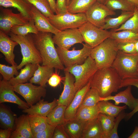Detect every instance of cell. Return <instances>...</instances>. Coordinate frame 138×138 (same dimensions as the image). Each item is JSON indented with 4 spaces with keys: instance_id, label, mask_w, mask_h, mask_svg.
I'll list each match as a JSON object with an SVG mask.
<instances>
[{
    "instance_id": "1",
    "label": "cell",
    "mask_w": 138,
    "mask_h": 138,
    "mask_svg": "<svg viewBox=\"0 0 138 138\" xmlns=\"http://www.w3.org/2000/svg\"><path fill=\"white\" fill-rule=\"evenodd\" d=\"M51 33L39 31L33 34V40L42 59V65L64 70L65 67L55 47Z\"/></svg>"
},
{
    "instance_id": "2",
    "label": "cell",
    "mask_w": 138,
    "mask_h": 138,
    "mask_svg": "<svg viewBox=\"0 0 138 138\" xmlns=\"http://www.w3.org/2000/svg\"><path fill=\"white\" fill-rule=\"evenodd\" d=\"M122 80L112 67L98 69L91 81V88L96 89L100 96L111 95L121 88Z\"/></svg>"
},
{
    "instance_id": "3",
    "label": "cell",
    "mask_w": 138,
    "mask_h": 138,
    "mask_svg": "<svg viewBox=\"0 0 138 138\" xmlns=\"http://www.w3.org/2000/svg\"><path fill=\"white\" fill-rule=\"evenodd\" d=\"M118 50V43L109 38L93 48L90 56L95 60L98 69L110 67Z\"/></svg>"
},
{
    "instance_id": "4",
    "label": "cell",
    "mask_w": 138,
    "mask_h": 138,
    "mask_svg": "<svg viewBox=\"0 0 138 138\" xmlns=\"http://www.w3.org/2000/svg\"><path fill=\"white\" fill-rule=\"evenodd\" d=\"M31 34L24 36L16 35L11 32L9 34L10 38L17 42L20 47L22 57L21 62L17 65L18 70L21 69L28 63H42L41 58L34 44Z\"/></svg>"
},
{
    "instance_id": "5",
    "label": "cell",
    "mask_w": 138,
    "mask_h": 138,
    "mask_svg": "<svg viewBox=\"0 0 138 138\" xmlns=\"http://www.w3.org/2000/svg\"><path fill=\"white\" fill-rule=\"evenodd\" d=\"M138 53L128 54L118 50L111 67L123 80L138 78Z\"/></svg>"
},
{
    "instance_id": "6",
    "label": "cell",
    "mask_w": 138,
    "mask_h": 138,
    "mask_svg": "<svg viewBox=\"0 0 138 138\" xmlns=\"http://www.w3.org/2000/svg\"><path fill=\"white\" fill-rule=\"evenodd\" d=\"M98 69L95 60L90 55L82 64L65 68L64 70L68 71L74 77L76 92L91 80Z\"/></svg>"
},
{
    "instance_id": "7",
    "label": "cell",
    "mask_w": 138,
    "mask_h": 138,
    "mask_svg": "<svg viewBox=\"0 0 138 138\" xmlns=\"http://www.w3.org/2000/svg\"><path fill=\"white\" fill-rule=\"evenodd\" d=\"M48 19L50 22L60 31L68 29L78 28L87 21L85 13L73 14L68 12L54 15Z\"/></svg>"
},
{
    "instance_id": "8",
    "label": "cell",
    "mask_w": 138,
    "mask_h": 138,
    "mask_svg": "<svg viewBox=\"0 0 138 138\" xmlns=\"http://www.w3.org/2000/svg\"><path fill=\"white\" fill-rule=\"evenodd\" d=\"M83 44L82 48L78 50H76L75 47L69 50L57 47V52L65 68L82 64L90 55L93 48L86 43Z\"/></svg>"
},
{
    "instance_id": "9",
    "label": "cell",
    "mask_w": 138,
    "mask_h": 138,
    "mask_svg": "<svg viewBox=\"0 0 138 138\" xmlns=\"http://www.w3.org/2000/svg\"><path fill=\"white\" fill-rule=\"evenodd\" d=\"M78 29L85 43L92 48L109 38L112 32L111 31L98 28L88 21L83 24Z\"/></svg>"
},
{
    "instance_id": "10",
    "label": "cell",
    "mask_w": 138,
    "mask_h": 138,
    "mask_svg": "<svg viewBox=\"0 0 138 138\" xmlns=\"http://www.w3.org/2000/svg\"><path fill=\"white\" fill-rule=\"evenodd\" d=\"M13 86L14 91L22 96L30 107L37 103L46 94L45 88L33 85L31 83H22Z\"/></svg>"
},
{
    "instance_id": "11",
    "label": "cell",
    "mask_w": 138,
    "mask_h": 138,
    "mask_svg": "<svg viewBox=\"0 0 138 138\" xmlns=\"http://www.w3.org/2000/svg\"><path fill=\"white\" fill-rule=\"evenodd\" d=\"M0 9V30L7 35L14 26L25 24L31 19L25 17L20 13H14L11 9L2 6Z\"/></svg>"
},
{
    "instance_id": "12",
    "label": "cell",
    "mask_w": 138,
    "mask_h": 138,
    "mask_svg": "<svg viewBox=\"0 0 138 138\" xmlns=\"http://www.w3.org/2000/svg\"><path fill=\"white\" fill-rule=\"evenodd\" d=\"M54 44L57 47L69 50L76 43L84 42L83 37L78 28L66 29L55 34L52 37Z\"/></svg>"
},
{
    "instance_id": "13",
    "label": "cell",
    "mask_w": 138,
    "mask_h": 138,
    "mask_svg": "<svg viewBox=\"0 0 138 138\" xmlns=\"http://www.w3.org/2000/svg\"><path fill=\"white\" fill-rule=\"evenodd\" d=\"M87 21L101 28L105 24L107 16L115 15L116 13L104 4L97 1L85 13Z\"/></svg>"
},
{
    "instance_id": "14",
    "label": "cell",
    "mask_w": 138,
    "mask_h": 138,
    "mask_svg": "<svg viewBox=\"0 0 138 138\" xmlns=\"http://www.w3.org/2000/svg\"><path fill=\"white\" fill-rule=\"evenodd\" d=\"M13 86L9 83L3 79L0 81V103L5 102L14 103L22 110L29 108L26 102L23 101L15 93Z\"/></svg>"
},
{
    "instance_id": "15",
    "label": "cell",
    "mask_w": 138,
    "mask_h": 138,
    "mask_svg": "<svg viewBox=\"0 0 138 138\" xmlns=\"http://www.w3.org/2000/svg\"><path fill=\"white\" fill-rule=\"evenodd\" d=\"M65 74L63 90L58 99V105L66 106L70 104L76 93L74 77L68 71L64 70Z\"/></svg>"
},
{
    "instance_id": "16",
    "label": "cell",
    "mask_w": 138,
    "mask_h": 138,
    "mask_svg": "<svg viewBox=\"0 0 138 138\" xmlns=\"http://www.w3.org/2000/svg\"><path fill=\"white\" fill-rule=\"evenodd\" d=\"M131 86H128L124 90L113 96L111 95L105 98L100 97V101L113 100L115 102L114 104L117 106L120 103H123L132 110L138 103V98H136L133 96L131 92Z\"/></svg>"
},
{
    "instance_id": "17",
    "label": "cell",
    "mask_w": 138,
    "mask_h": 138,
    "mask_svg": "<svg viewBox=\"0 0 138 138\" xmlns=\"http://www.w3.org/2000/svg\"><path fill=\"white\" fill-rule=\"evenodd\" d=\"M91 81L76 92L73 99L66 107L64 113L65 122L74 118L85 96L91 88Z\"/></svg>"
},
{
    "instance_id": "18",
    "label": "cell",
    "mask_w": 138,
    "mask_h": 138,
    "mask_svg": "<svg viewBox=\"0 0 138 138\" xmlns=\"http://www.w3.org/2000/svg\"><path fill=\"white\" fill-rule=\"evenodd\" d=\"M18 44L7 34L0 30V51L4 55L6 62L12 65L17 64L14 61V51L15 47Z\"/></svg>"
},
{
    "instance_id": "19",
    "label": "cell",
    "mask_w": 138,
    "mask_h": 138,
    "mask_svg": "<svg viewBox=\"0 0 138 138\" xmlns=\"http://www.w3.org/2000/svg\"><path fill=\"white\" fill-rule=\"evenodd\" d=\"M29 123L28 115L23 114L15 119V129L10 138H33Z\"/></svg>"
},
{
    "instance_id": "20",
    "label": "cell",
    "mask_w": 138,
    "mask_h": 138,
    "mask_svg": "<svg viewBox=\"0 0 138 138\" xmlns=\"http://www.w3.org/2000/svg\"><path fill=\"white\" fill-rule=\"evenodd\" d=\"M31 12L35 26L39 31L50 32L55 34L60 31L54 27L48 18L33 5Z\"/></svg>"
},
{
    "instance_id": "21",
    "label": "cell",
    "mask_w": 138,
    "mask_h": 138,
    "mask_svg": "<svg viewBox=\"0 0 138 138\" xmlns=\"http://www.w3.org/2000/svg\"><path fill=\"white\" fill-rule=\"evenodd\" d=\"M57 105L58 99L55 98L50 102L42 99L36 103V104L31 106L28 108L23 110L22 112L28 115L47 117L53 108Z\"/></svg>"
},
{
    "instance_id": "22",
    "label": "cell",
    "mask_w": 138,
    "mask_h": 138,
    "mask_svg": "<svg viewBox=\"0 0 138 138\" xmlns=\"http://www.w3.org/2000/svg\"><path fill=\"white\" fill-rule=\"evenodd\" d=\"M80 138H104L101 123L98 117L86 121Z\"/></svg>"
},
{
    "instance_id": "23",
    "label": "cell",
    "mask_w": 138,
    "mask_h": 138,
    "mask_svg": "<svg viewBox=\"0 0 138 138\" xmlns=\"http://www.w3.org/2000/svg\"><path fill=\"white\" fill-rule=\"evenodd\" d=\"M33 5L25 0H0L1 6L16 8L20 13L28 19H32L31 9Z\"/></svg>"
},
{
    "instance_id": "24",
    "label": "cell",
    "mask_w": 138,
    "mask_h": 138,
    "mask_svg": "<svg viewBox=\"0 0 138 138\" xmlns=\"http://www.w3.org/2000/svg\"><path fill=\"white\" fill-rule=\"evenodd\" d=\"M54 68L47 66H41L40 64H38L37 68L29 80L30 82L45 88L46 83L54 72Z\"/></svg>"
},
{
    "instance_id": "25",
    "label": "cell",
    "mask_w": 138,
    "mask_h": 138,
    "mask_svg": "<svg viewBox=\"0 0 138 138\" xmlns=\"http://www.w3.org/2000/svg\"><path fill=\"white\" fill-rule=\"evenodd\" d=\"M38 67V64L28 63L23 68L21 69L19 74L14 77L9 81L13 86L17 84L25 83L29 80L33 76L35 71Z\"/></svg>"
},
{
    "instance_id": "26",
    "label": "cell",
    "mask_w": 138,
    "mask_h": 138,
    "mask_svg": "<svg viewBox=\"0 0 138 138\" xmlns=\"http://www.w3.org/2000/svg\"><path fill=\"white\" fill-rule=\"evenodd\" d=\"M86 122L73 119L65 122L63 125L70 138H80Z\"/></svg>"
},
{
    "instance_id": "27",
    "label": "cell",
    "mask_w": 138,
    "mask_h": 138,
    "mask_svg": "<svg viewBox=\"0 0 138 138\" xmlns=\"http://www.w3.org/2000/svg\"><path fill=\"white\" fill-rule=\"evenodd\" d=\"M66 106L58 105L54 107L47 117L48 123L56 126L65 122L64 113Z\"/></svg>"
},
{
    "instance_id": "28",
    "label": "cell",
    "mask_w": 138,
    "mask_h": 138,
    "mask_svg": "<svg viewBox=\"0 0 138 138\" xmlns=\"http://www.w3.org/2000/svg\"><path fill=\"white\" fill-rule=\"evenodd\" d=\"M97 105L100 113L114 117H116L121 111L127 108L126 105L118 106L108 100L100 101Z\"/></svg>"
},
{
    "instance_id": "29",
    "label": "cell",
    "mask_w": 138,
    "mask_h": 138,
    "mask_svg": "<svg viewBox=\"0 0 138 138\" xmlns=\"http://www.w3.org/2000/svg\"><path fill=\"white\" fill-rule=\"evenodd\" d=\"M97 0H71L67 6V12L73 14L85 13Z\"/></svg>"
},
{
    "instance_id": "30",
    "label": "cell",
    "mask_w": 138,
    "mask_h": 138,
    "mask_svg": "<svg viewBox=\"0 0 138 138\" xmlns=\"http://www.w3.org/2000/svg\"><path fill=\"white\" fill-rule=\"evenodd\" d=\"M134 11H123L121 14L118 17L106 18L105 24L100 28L106 30L117 28L120 26L124 23L131 17Z\"/></svg>"
},
{
    "instance_id": "31",
    "label": "cell",
    "mask_w": 138,
    "mask_h": 138,
    "mask_svg": "<svg viewBox=\"0 0 138 138\" xmlns=\"http://www.w3.org/2000/svg\"><path fill=\"white\" fill-rule=\"evenodd\" d=\"M99 113L97 104L91 107H79L74 119L86 121L97 118Z\"/></svg>"
},
{
    "instance_id": "32",
    "label": "cell",
    "mask_w": 138,
    "mask_h": 138,
    "mask_svg": "<svg viewBox=\"0 0 138 138\" xmlns=\"http://www.w3.org/2000/svg\"><path fill=\"white\" fill-rule=\"evenodd\" d=\"M28 116L33 136L45 130L49 124L47 117L33 115H28Z\"/></svg>"
},
{
    "instance_id": "33",
    "label": "cell",
    "mask_w": 138,
    "mask_h": 138,
    "mask_svg": "<svg viewBox=\"0 0 138 138\" xmlns=\"http://www.w3.org/2000/svg\"><path fill=\"white\" fill-rule=\"evenodd\" d=\"M39 32L35 26L33 19L25 24L14 26L10 30V32L14 34L22 36L30 33L37 34Z\"/></svg>"
},
{
    "instance_id": "34",
    "label": "cell",
    "mask_w": 138,
    "mask_h": 138,
    "mask_svg": "<svg viewBox=\"0 0 138 138\" xmlns=\"http://www.w3.org/2000/svg\"><path fill=\"white\" fill-rule=\"evenodd\" d=\"M104 4L113 11L120 10L124 12L134 11L135 6L127 0H106Z\"/></svg>"
},
{
    "instance_id": "35",
    "label": "cell",
    "mask_w": 138,
    "mask_h": 138,
    "mask_svg": "<svg viewBox=\"0 0 138 138\" xmlns=\"http://www.w3.org/2000/svg\"><path fill=\"white\" fill-rule=\"evenodd\" d=\"M112 31L110 38L114 40L118 43L133 41L138 39V33L129 30Z\"/></svg>"
},
{
    "instance_id": "36",
    "label": "cell",
    "mask_w": 138,
    "mask_h": 138,
    "mask_svg": "<svg viewBox=\"0 0 138 138\" xmlns=\"http://www.w3.org/2000/svg\"><path fill=\"white\" fill-rule=\"evenodd\" d=\"M15 117L9 109L1 103L0 106V121L6 129L13 130Z\"/></svg>"
},
{
    "instance_id": "37",
    "label": "cell",
    "mask_w": 138,
    "mask_h": 138,
    "mask_svg": "<svg viewBox=\"0 0 138 138\" xmlns=\"http://www.w3.org/2000/svg\"><path fill=\"white\" fill-rule=\"evenodd\" d=\"M123 30H129L138 33V9L135 6L133 15L117 28L111 31L117 32Z\"/></svg>"
},
{
    "instance_id": "38",
    "label": "cell",
    "mask_w": 138,
    "mask_h": 138,
    "mask_svg": "<svg viewBox=\"0 0 138 138\" xmlns=\"http://www.w3.org/2000/svg\"><path fill=\"white\" fill-rule=\"evenodd\" d=\"M100 97L97 90L91 88L86 94L79 107H91L100 101Z\"/></svg>"
},
{
    "instance_id": "39",
    "label": "cell",
    "mask_w": 138,
    "mask_h": 138,
    "mask_svg": "<svg viewBox=\"0 0 138 138\" xmlns=\"http://www.w3.org/2000/svg\"><path fill=\"white\" fill-rule=\"evenodd\" d=\"M98 118L101 123L104 138H108L113 128L115 117L100 113Z\"/></svg>"
},
{
    "instance_id": "40",
    "label": "cell",
    "mask_w": 138,
    "mask_h": 138,
    "mask_svg": "<svg viewBox=\"0 0 138 138\" xmlns=\"http://www.w3.org/2000/svg\"><path fill=\"white\" fill-rule=\"evenodd\" d=\"M31 4L47 18L54 15L50 5L47 0H25Z\"/></svg>"
},
{
    "instance_id": "41",
    "label": "cell",
    "mask_w": 138,
    "mask_h": 138,
    "mask_svg": "<svg viewBox=\"0 0 138 138\" xmlns=\"http://www.w3.org/2000/svg\"><path fill=\"white\" fill-rule=\"evenodd\" d=\"M17 65H12L11 66L0 64V73L3 77V80L9 81L14 77V75L17 76L19 73L17 68Z\"/></svg>"
},
{
    "instance_id": "42",
    "label": "cell",
    "mask_w": 138,
    "mask_h": 138,
    "mask_svg": "<svg viewBox=\"0 0 138 138\" xmlns=\"http://www.w3.org/2000/svg\"><path fill=\"white\" fill-rule=\"evenodd\" d=\"M135 41L118 43V50L128 54H134L137 53L135 46Z\"/></svg>"
},
{
    "instance_id": "43",
    "label": "cell",
    "mask_w": 138,
    "mask_h": 138,
    "mask_svg": "<svg viewBox=\"0 0 138 138\" xmlns=\"http://www.w3.org/2000/svg\"><path fill=\"white\" fill-rule=\"evenodd\" d=\"M126 113L124 110L121 111L115 119L114 123L111 132L108 138H119L117 129L119 125L122 120L125 118Z\"/></svg>"
},
{
    "instance_id": "44",
    "label": "cell",
    "mask_w": 138,
    "mask_h": 138,
    "mask_svg": "<svg viewBox=\"0 0 138 138\" xmlns=\"http://www.w3.org/2000/svg\"><path fill=\"white\" fill-rule=\"evenodd\" d=\"M55 127L49 124L45 130L33 135V138H53Z\"/></svg>"
},
{
    "instance_id": "45",
    "label": "cell",
    "mask_w": 138,
    "mask_h": 138,
    "mask_svg": "<svg viewBox=\"0 0 138 138\" xmlns=\"http://www.w3.org/2000/svg\"><path fill=\"white\" fill-rule=\"evenodd\" d=\"M53 138H70L65 130L63 124L56 126Z\"/></svg>"
},
{
    "instance_id": "46",
    "label": "cell",
    "mask_w": 138,
    "mask_h": 138,
    "mask_svg": "<svg viewBox=\"0 0 138 138\" xmlns=\"http://www.w3.org/2000/svg\"><path fill=\"white\" fill-rule=\"evenodd\" d=\"M64 77L62 78L56 72H54L49 78L48 83L51 87L55 88L59 84L62 80H64Z\"/></svg>"
},
{
    "instance_id": "47",
    "label": "cell",
    "mask_w": 138,
    "mask_h": 138,
    "mask_svg": "<svg viewBox=\"0 0 138 138\" xmlns=\"http://www.w3.org/2000/svg\"><path fill=\"white\" fill-rule=\"evenodd\" d=\"M66 0H57L56 14H63L68 12Z\"/></svg>"
},
{
    "instance_id": "48",
    "label": "cell",
    "mask_w": 138,
    "mask_h": 138,
    "mask_svg": "<svg viewBox=\"0 0 138 138\" xmlns=\"http://www.w3.org/2000/svg\"><path fill=\"white\" fill-rule=\"evenodd\" d=\"M129 86H134L138 88V78H128L122 80L121 88Z\"/></svg>"
},
{
    "instance_id": "49",
    "label": "cell",
    "mask_w": 138,
    "mask_h": 138,
    "mask_svg": "<svg viewBox=\"0 0 138 138\" xmlns=\"http://www.w3.org/2000/svg\"><path fill=\"white\" fill-rule=\"evenodd\" d=\"M12 131L13 129H6L4 130L0 129V138H10Z\"/></svg>"
},
{
    "instance_id": "50",
    "label": "cell",
    "mask_w": 138,
    "mask_h": 138,
    "mask_svg": "<svg viewBox=\"0 0 138 138\" xmlns=\"http://www.w3.org/2000/svg\"><path fill=\"white\" fill-rule=\"evenodd\" d=\"M138 111V103L135 107L130 112L127 113L125 118L126 120L130 119Z\"/></svg>"
},
{
    "instance_id": "51",
    "label": "cell",
    "mask_w": 138,
    "mask_h": 138,
    "mask_svg": "<svg viewBox=\"0 0 138 138\" xmlns=\"http://www.w3.org/2000/svg\"><path fill=\"white\" fill-rule=\"evenodd\" d=\"M49 3L50 7L54 13L56 14L57 11L56 8V2L55 0H47Z\"/></svg>"
},
{
    "instance_id": "52",
    "label": "cell",
    "mask_w": 138,
    "mask_h": 138,
    "mask_svg": "<svg viewBox=\"0 0 138 138\" xmlns=\"http://www.w3.org/2000/svg\"><path fill=\"white\" fill-rule=\"evenodd\" d=\"M128 138H138V126H136L132 133Z\"/></svg>"
},
{
    "instance_id": "53",
    "label": "cell",
    "mask_w": 138,
    "mask_h": 138,
    "mask_svg": "<svg viewBox=\"0 0 138 138\" xmlns=\"http://www.w3.org/2000/svg\"><path fill=\"white\" fill-rule=\"evenodd\" d=\"M133 4L134 6H138V0H127Z\"/></svg>"
},
{
    "instance_id": "54",
    "label": "cell",
    "mask_w": 138,
    "mask_h": 138,
    "mask_svg": "<svg viewBox=\"0 0 138 138\" xmlns=\"http://www.w3.org/2000/svg\"><path fill=\"white\" fill-rule=\"evenodd\" d=\"M135 46L136 52L138 53V39L135 41Z\"/></svg>"
},
{
    "instance_id": "55",
    "label": "cell",
    "mask_w": 138,
    "mask_h": 138,
    "mask_svg": "<svg viewBox=\"0 0 138 138\" xmlns=\"http://www.w3.org/2000/svg\"><path fill=\"white\" fill-rule=\"evenodd\" d=\"M99 2L104 4L106 0H97Z\"/></svg>"
},
{
    "instance_id": "56",
    "label": "cell",
    "mask_w": 138,
    "mask_h": 138,
    "mask_svg": "<svg viewBox=\"0 0 138 138\" xmlns=\"http://www.w3.org/2000/svg\"><path fill=\"white\" fill-rule=\"evenodd\" d=\"M71 0H66L67 6L68 5Z\"/></svg>"
},
{
    "instance_id": "57",
    "label": "cell",
    "mask_w": 138,
    "mask_h": 138,
    "mask_svg": "<svg viewBox=\"0 0 138 138\" xmlns=\"http://www.w3.org/2000/svg\"><path fill=\"white\" fill-rule=\"evenodd\" d=\"M138 9V6H135Z\"/></svg>"
},
{
    "instance_id": "58",
    "label": "cell",
    "mask_w": 138,
    "mask_h": 138,
    "mask_svg": "<svg viewBox=\"0 0 138 138\" xmlns=\"http://www.w3.org/2000/svg\"><path fill=\"white\" fill-rule=\"evenodd\" d=\"M137 76L138 78V71L137 73Z\"/></svg>"
},
{
    "instance_id": "59",
    "label": "cell",
    "mask_w": 138,
    "mask_h": 138,
    "mask_svg": "<svg viewBox=\"0 0 138 138\" xmlns=\"http://www.w3.org/2000/svg\"><path fill=\"white\" fill-rule=\"evenodd\" d=\"M137 70H138V63L137 65Z\"/></svg>"
}]
</instances>
